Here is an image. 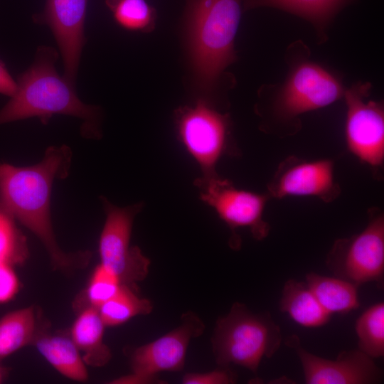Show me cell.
Listing matches in <instances>:
<instances>
[{
	"mask_svg": "<svg viewBox=\"0 0 384 384\" xmlns=\"http://www.w3.org/2000/svg\"><path fill=\"white\" fill-rule=\"evenodd\" d=\"M72 152L67 146L49 147L41 162L31 166L0 165V206L19 220L43 244L55 267H82L89 252L65 253L58 246L50 213L51 188L55 178L68 174Z\"/></svg>",
	"mask_w": 384,
	"mask_h": 384,
	"instance_id": "1",
	"label": "cell"
},
{
	"mask_svg": "<svg viewBox=\"0 0 384 384\" xmlns=\"http://www.w3.org/2000/svg\"><path fill=\"white\" fill-rule=\"evenodd\" d=\"M240 16V0H188L183 38L198 97L215 103L225 71L237 59L234 43Z\"/></svg>",
	"mask_w": 384,
	"mask_h": 384,
	"instance_id": "2",
	"label": "cell"
},
{
	"mask_svg": "<svg viewBox=\"0 0 384 384\" xmlns=\"http://www.w3.org/2000/svg\"><path fill=\"white\" fill-rule=\"evenodd\" d=\"M58 58L51 47L38 48L31 66L18 78L16 93L0 110V124L30 117H38L46 124L53 114H60L80 118L83 136L100 138V107L79 99L75 84L58 73Z\"/></svg>",
	"mask_w": 384,
	"mask_h": 384,
	"instance_id": "3",
	"label": "cell"
},
{
	"mask_svg": "<svg viewBox=\"0 0 384 384\" xmlns=\"http://www.w3.org/2000/svg\"><path fill=\"white\" fill-rule=\"evenodd\" d=\"M289 54L284 82L274 90L273 95L261 97L256 107L262 130L278 136L296 133L301 127V114L334 103L345 92L341 79L310 60L306 49L299 54L289 49Z\"/></svg>",
	"mask_w": 384,
	"mask_h": 384,
	"instance_id": "4",
	"label": "cell"
},
{
	"mask_svg": "<svg viewBox=\"0 0 384 384\" xmlns=\"http://www.w3.org/2000/svg\"><path fill=\"white\" fill-rule=\"evenodd\" d=\"M281 342L280 328L269 313H254L240 302L217 320L211 339L218 365L233 363L255 373L262 358H271Z\"/></svg>",
	"mask_w": 384,
	"mask_h": 384,
	"instance_id": "5",
	"label": "cell"
},
{
	"mask_svg": "<svg viewBox=\"0 0 384 384\" xmlns=\"http://www.w3.org/2000/svg\"><path fill=\"white\" fill-rule=\"evenodd\" d=\"M174 119L180 142L201 169L198 178L218 175L215 166L223 156H238L230 117L214 103L198 97L192 105L177 108Z\"/></svg>",
	"mask_w": 384,
	"mask_h": 384,
	"instance_id": "6",
	"label": "cell"
},
{
	"mask_svg": "<svg viewBox=\"0 0 384 384\" xmlns=\"http://www.w3.org/2000/svg\"><path fill=\"white\" fill-rule=\"evenodd\" d=\"M369 220L359 233L335 240L326 265L335 277L356 286L384 280V215L378 208L368 210Z\"/></svg>",
	"mask_w": 384,
	"mask_h": 384,
	"instance_id": "7",
	"label": "cell"
},
{
	"mask_svg": "<svg viewBox=\"0 0 384 384\" xmlns=\"http://www.w3.org/2000/svg\"><path fill=\"white\" fill-rule=\"evenodd\" d=\"M194 186L203 202L213 208L230 228L231 248L238 250L241 245V239L236 233L238 228L249 229L257 240L267 237L270 226L263 218L266 203L270 198L267 193L238 188L218 174L206 179L198 177Z\"/></svg>",
	"mask_w": 384,
	"mask_h": 384,
	"instance_id": "8",
	"label": "cell"
},
{
	"mask_svg": "<svg viewBox=\"0 0 384 384\" xmlns=\"http://www.w3.org/2000/svg\"><path fill=\"white\" fill-rule=\"evenodd\" d=\"M102 201L106 218L99 241L100 263L114 272L122 284L129 285L144 279L151 262L138 247L130 245L134 220L144 204L120 208L105 198Z\"/></svg>",
	"mask_w": 384,
	"mask_h": 384,
	"instance_id": "9",
	"label": "cell"
},
{
	"mask_svg": "<svg viewBox=\"0 0 384 384\" xmlns=\"http://www.w3.org/2000/svg\"><path fill=\"white\" fill-rule=\"evenodd\" d=\"M369 82H357L345 90V137L349 151L378 176L384 163V111L381 102L367 100Z\"/></svg>",
	"mask_w": 384,
	"mask_h": 384,
	"instance_id": "10",
	"label": "cell"
},
{
	"mask_svg": "<svg viewBox=\"0 0 384 384\" xmlns=\"http://www.w3.org/2000/svg\"><path fill=\"white\" fill-rule=\"evenodd\" d=\"M205 330L203 321L193 312L183 313L180 324L155 341L134 349L130 358L132 373L114 383H153L160 372H176L184 367L190 341Z\"/></svg>",
	"mask_w": 384,
	"mask_h": 384,
	"instance_id": "11",
	"label": "cell"
},
{
	"mask_svg": "<svg viewBox=\"0 0 384 384\" xmlns=\"http://www.w3.org/2000/svg\"><path fill=\"white\" fill-rule=\"evenodd\" d=\"M267 188L268 196L277 199L312 196L330 203L341 193L332 160H306L295 156L286 158L278 165Z\"/></svg>",
	"mask_w": 384,
	"mask_h": 384,
	"instance_id": "12",
	"label": "cell"
},
{
	"mask_svg": "<svg viewBox=\"0 0 384 384\" xmlns=\"http://www.w3.org/2000/svg\"><path fill=\"white\" fill-rule=\"evenodd\" d=\"M287 344L295 350L301 361L305 383L373 384L383 376L373 358L359 349L342 351L336 360H329L303 348L297 336L289 337Z\"/></svg>",
	"mask_w": 384,
	"mask_h": 384,
	"instance_id": "13",
	"label": "cell"
},
{
	"mask_svg": "<svg viewBox=\"0 0 384 384\" xmlns=\"http://www.w3.org/2000/svg\"><path fill=\"white\" fill-rule=\"evenodd\" d=\"M88 0H46L42 13L33 21L48 26L58 46L64 77L75 83L82 48L85 43L84 26Z\"/></svg>",
	"mask_w": 384,
	"mask_h": 384,
	"instance_id": "14",
	"label": "cell"
},
{
	"mask_svg": "<svg viewBox=\"0 0 384 384\" xmlns=\"http://www.w3.org/2000/svg\"><path fill=\"white\" fill-rule=\"evenodd\" d=\"M105 327L98 309L90 305L72 326L70 338L78 350L84 352L82 359L87 365L102 366L112 358L110 348L103 342Z\"/></svg>",
	"mask_w": 384,
	"mask_h": 384,
	"instance_id": "15",
	"label": "cell"
},
{
	"mask_svg": "<svg viewBox=\"0 0 384 384\" xmlns=\"http://www.w3.org/2000/svg\"><path fill=\"white\" fill-rule=\"evenodd\" d=\"M279 309L304 327L324 326L331 318V314L323 308L307 284L294 279L285 282Z\"/></svg>",
	"mask_w": 384,
	"mask_h": 384,
	"instance_id": "16",
	"label": "cell"
},
{
	"mask_svg": "<svg viewBox=\"0 0 384 384\" xmlns=\"http://www.w3.org/2000/svg\"><path fill=\"white\" fill-rule=\"evenodd\" d=\"M306 280L308 287L331 315L348 314L360 306L358 286L348 281L315 272L307 274Z\"/></svg>",
	"mask_w": 384,
	"mask_h": 384,
	"instance_id": "17",
	"label": "cell"
},
{
	"mask_svg": "<svg viewBox=\"0 0 384 384\" xmlns=\"http://www.w3.org/2000/svg\"><path fill=\"white\" fill-rule=\"evenodd\" d=\"M35 342L38 352L61 375L75 381L87 380L85 363L71 338L43 336Z\"/></svg>",
	"mask_w": 384,
	"mask_h": 384,
	"instance_id": "18",
	"label": "cell"
},
{
	"mask_svg": "<svg viewBox=\"0 0 384 384\" xmlns=\"http://www.w3.org/2000/svg\"><path fill=\"white\" fill-rule=\"evenodd\" d=\"M348 0H245V10L268 6L282 9L310 21L319 35ZM322 37V38H323Z\"/></svg>",
	"mask_w": 384,
	"mask_h": 384,
	"instance_id": "19",
	"label": "cell"
},
{
	"mask_svg": "<svg viewBox=\"0 0 384 384\" xmlns=\"http://www.w3.org/2000/svg\"><path fill=\"white\" fill-rule=\"evenodd\" d=\"M36 331L31 306L13 311L0 319V360L29 344Z\"/></svg>",
	"mask_w": 384,
	"mask_h": 384,
	"instance_id": "20",
	"label": "cell"
},
{
	"mask_svg": "<svg viewBox=\"0 0 384 384\" xmlns=\"http://www.w3.org/2000/svg\"><path fill=\"white\" fill-rule=\"evenodd\" d=\"M97 309L105 326H114L136 316L150 314L153 304L136 294L129 285L122 284L118 292Z\"/></svg>",
	"mask_w": 384,
	"mask_h": 384,
	"instance_id": "21",
	"label": "cell"
},
{
	"mask_svg": "<svg viewBox=\"0 0 384 384\" xmlns=\"http://www.w3.org/2000/svg\"><path fill=\"white\" fill-rule=\"evenodd\" d=\"M356 332L358 349L373 358L384 355V303L368 307L357 319Z\"/></svg>",
	"mask_w": 384,
	"mask_h": 384,
	"instance_id": "22",
	"label": "cell"
},
{
	"mask_svg": "<svg viewBox=\"0 0 384 384\" xmlns=\"http://www.w3.org/2000/svg\"><path fill=\"white\" fill-rule=\"evenodd\" d=\"M117 23L138 32H151L156 20L155 9L146 0H105Z\"/></svg>",
	"mask_w": 384,
	"mask_h": 384,
	"instance_id": "23",
	"label": "cell"
},
{
	"mask_svg": "<svg viewBox=\"0 0 384 384\" xmlns=\"http://www.w3.org/2000/svg\"><path fill=\"white\" fill-rule=\"evenodd\" d=\"M27 257L26 242L14 224V218L0 206V263L11 265Z\"/></svg>",
	"mask_w": 384,
	"mask_h": 384,
	"instance_id": "24",
	"label": "cell"
},
{
	"mask_svg": "<svg viewBox=\"0 0 384 384\" xmlns=\"http://www.w3.org/2000/svg\"><path fill=\"white\" fill-rule=\"evenodd\" d=\"M122 284L114 272L101 263L98 265L92 274L87 290L90 306L98 308L112 298Z\"/></svg>",
	"mask_w": 384,
	"mask_h": 384,
	"instance_id": "25",
	"label": "cell"
},
{
	"mask_svg": "<svg viewBox=\"0 0 384 384\" xmlns=\"http://www.w3.org/2000/svg\"><path fill=\"white\" fill-rule=\"evenodd\" d=\"M207 373H186L181 380L183 384H230L236 381V375L228 367Z\"/></svg>",
	"mask_w": 384,
	"mask_h": 384,
	"instance_id": "26",
	"label": "cell"
},
{
	"mask_svg": "<svg viewBox=\"0 0 384 384\" xmlns=\"http://www.w3.org/2000/svg\"><path fill=\"white\" fill-rule=\"evenodd\" d=\"M18 286L12 265L0 263V303L11 300L18 292Z\"/></svg>",
	"mask_w": 384,
	"mask_h": 384,
	"instance_id": "27",
	"label": "cell"
},
{
	"mask_svg": "<svg viewBox=\"0 0 384 384\" xmlns=\"http://www.w3.org/2000/svg\"><path fill=\"white\" fill-rule=\"evenodd\" d=\"M17 90V82L0 61V93L12 97Z\"/></svg>",
	"mask_w": 384,
	"mask_h": 384,
	"instance_id": "28",
	"label": "cell"
},
{
	"mask_svg": "<svg viewBox=\"0 0 384 384\" xmlns=\"http://www.w3.org/2000/svg\"><path fill=\"white\" fill-rule=\"evenodd\" d=\"M1 377H2V373H1V370L0 369V381L1 380Z\"/></svg>",
	"mask_w": 384,
	"mask_h": 384,
	"instance_id": "29",
	"label": "cell"
}]
</instances>
